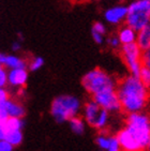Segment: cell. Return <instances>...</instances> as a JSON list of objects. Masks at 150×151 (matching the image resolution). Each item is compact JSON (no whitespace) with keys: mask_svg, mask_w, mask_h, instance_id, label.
I'll return each instance as SVG.
<instances>
[{"mask_svg":"<svg viewBox=\"0 0 150 151\" xmlns=\"http://www.w3.org/2000/svg\"><path fill=\"white\" fill-rule=\"evenodd\" d=\"M121 109L124 111L138 113L146 106L148 101V88L137 76L124 77L116 87Z\"/></svg>","mask_w":150,"mask_h":151,"instance_id":"6da1fadb","label":"cell"},{"mask_svg":"<svg viewBox=\"0 0 150 151\" xmlns=\"http://www.w3.org/2000/svg\"><path fill=\"white\" fill-rule=\"evenodd\" d=\"M127 131L138 142L141 149L147 148L150 140V119L145 114L131 113L127 120Z\"/></svg>","mask_w":150,"mask_h":151,"instance_id":"7a4b0ae2","label":"cell"},{"mask_svg":"<svg viewBox=\"0 0 150 151\" xmlns=\"http://www.w3.org/2000/svg\"><path fill=\"white\" fill-rule=\"evenodd\" d=\"M79 108H81V102L76 96L64 94L57 96L53 101L50 113L56 121L62 123L76 116Z\"/></svg>","mask_w":150,"mask_h":151,"instance_id":"3957f363","label":"cell"},{"mask_svg":"<svg viewBox=\"0 0 150 151\" xmlns=\"http://www.w3.org/2000/svg\"><path fill=\"white\" fill-rule=\"evenodd\" d=\"M81 85L87 92L95 94L108 89H116L117 84L112 76L101 69H93L86 73L81 79Z\"/></svg>","mask_w":150,"mask_h":151,"instance_id":"277c9868","label":"cell"},{"mask_svg":"<svg viewBox=\"0 0 150 151\" xmlns=\"http://www.w3.org/2000/svg\"><path fill=\"white\" fill-rule=\"evenodd\" d=\"M125 23L138 31L150 24V0H134L128 6Z\"/></svg>","mask_w":150,"mask_h":151,"instance_id":"5b68a950","label":"cell"},{"mask_svg":"<svg viewBox=\"0 0 150 151\" xmlns=\"http://www.w3.org/2000/svg\"><path fill=\"white\" fill-rule=\"evenodd\" d=\"M141 52L143 50L138 47V45L134 43L123 44L121 45V56L124 63L131 72V75L138 76L141 63Z\"/></svg>","mask_w":150,"mask_h":151,"instance_id":"8992f818","label":"cell"},{"mask_svg":"<svg viewBox=\"0 0 150 151\" xmlns=\"http://www.w3.org/2000/svg\"><path fill=\"white\" fill-rule=\"evenodd\" d=\"M93 101L103 109L110 111H119L121 109V105L119 102L116 89H108L93 94Z\"/></svg>","mask_w":150,"mask_h":151,"instance_id":"52a82bcc","label":"cell"},{"mask_svg":"<svg viewBox=\"0 0 150 151\" xmlns=\"http://www.w3.org/2000/svg\"><path fill=\"white\" fill-rule=\"evenodd\" d=\"M128 12V6H115L107 9L104 13V18L107 23L112 25H118L125 19Z\"/></svg>","mask_w":150,"mask_h":151,"instance_id":"ba28073f","label":"cell"},{"mask_svg":"<svg viewBox=\"0 0 150 151\" xmlns=\"http://www.w3.org/2000/svg\"><path fill=\"white\" fill-rule=\"evenodd\" d=\"M117 138L119 140V144L121 146V149L124 151H141L143 149L141 148V146L138 145V142H136L132 137L129 132L127 131V129H123L122 131L119 132L117 135Z\"/></svg>","mask_w":150,"mask_h":151,"instance_id":"9c48e42d","label":"cell"},{"mask_svg":"<svg viewBox=\"0 0 150 151\" xmlns=\"http://www.w3.org/2000/svg\"><path fill=\"white\" fill-rule=\"evenodd\" d=\"M28 79L26 69H11L8 73V81L12 86H24Z\"/></svg>","mask_w":150,"mask_h":151,"instance_id":"30bf717a","label":"cell"},{"mask_svg":"<svg viewBox=\"0 0 150 151\" xmlns=\"http://www.w3.org/2000/svg\"><path fill=\"white\" fill-rule=\"evenodd\" d=\"M101 111V107L99 106L94 101L87 103L85 106V119L90 125H94L95 121L98 119V116Z\"/></svg>","mask_w":150,"mask_h":151,"instance_id":"8fae6325","label":"cell"},{"mask_svg":"<svg viewBox=\"0 0 150 151\" xmlns=\"http://www.w3.org/2000/svg\"><path fill=\"white\" fill-rule=\"evenodd\" d=\"M1 106L4 107V109L6 111L9 117H16V118H22L25 116V109L22 105L17 104L13 101H10L9 99L6 102L1 103Z\"/></svg>","mask_w":150,"mask_h":151,"instance_id":"7c38bea8","label":"cell"},{"mask_svg":"<svg viewBox=\"0 0 150 151\" xmlns=\"http://www.w3.org/2000/svg\"><path fill=\"white\" fill-rule=\"evenodd\" d=\"M136 44L141 50H145L150 47V24L137 31Z\"/></svg>","mask_w":150,"mask_h":151,"instance_id":"4fadbf2b","label":"cell"},{"mask_svg":"<svg viewBox=\"0 0 150 151\" xmlns=\"http://www.w3.org/2000/svg\"><path fill=\"white\" fill-rule=\"evenodd\" d=\"M136 35H137V31L127 25L119 30L117 37H118L121 45H123V44L134 43L136 41Z\"/></svg>","mask_w":150,"mask_h":151,"instance_id":"5bb4252c","label":"cell"},{"mask_svg":"<svg viewBox=\"0 0 150 151\" xmlns=\"http://www.w3.org/2000/svg\"><path fill=\"white\" fill-rule=\"evenodd\" d=\"M3 65H6L9 69H26L27 63L26 61L23 60L19 57L13 55H6L4 61H3Z\"/></svg>","mask_w":150,"mask_h":151,"instance_id":"9a60e30c","label":"cell"},{"mask_svg":"<svg viewBox=\"0 0 150 151\" xmlns=\"http://www.w3.org/2000/svg\"><path fill=\"white\" fill-rule=\"evenodd\" d=\"M3 127L6 128V132L9 131H15V130H22L24 127V121L20 118H16V117H11L8 118Z\"/></svg>","mask_w":150,"mask_h":151,"instance_id":"2e32d148","label":"cell"},{"mask_svg":"<svg viewBox=\"0 0 150 151\" xmlns=\"http://www.w3.org/2000/svg\"><path fill=\"white\" fill-rule=\"evenodd\" d=\"M8 142H10L12 146H17L23 142V134L20 130H15V131H9L6 132V138Z\"/></svg>","mask_w":150,"mask_h":151,"instance_id":"e0dca14e","label":"cell"},{"mask_svg":"<svg viewBox=\"0 0 150 151\" xmlns=\"http://www.w3.org/2000/svg\"><path fill=\"white\" fill-rule=\"evenodd\" d=\"M70 121V127H71V130L74 132L75 134H77V135H81V134L84 133L85 131V123L84 121L79 118L75 116L73 118L69 120Z\"/></svg>","mask_w":150,"mask_h":151,"instance_id":"ac0fdd59","label":"cell"},{"mask_svg":"<svg viewBox=\"0 0 150 151\" xmlns=\"http://www.w3.org/2000/svg\"><path fill=\"white\" fill-rule=\"evenodd\" d=\"M108 111H106V109H103V108H101V111H100V114H99L98 116V119H97V121H95L94 123V128L97 129H103L106 127L107 124V121H108Z\"/></svg>","mask_w":150,"mask_h":151,"instance_id":"d6986e66","label":"cell"},{"mask_svg":"<svg viewBox=\"0 0 150 151\" xmlns=\"http://www.w3.org/2000/svg\"><path fill=\"white\" fill-rule=\"evenodd\" d=\"M143 84L146 86L147 88L150 87V69L145 65H141V71H139V74L137 76Z\"/></svg>","mask_w":150,"mask_h":151,"instance_id":"ffe728a7","label":"cell"},{"mask_svg":"<svg viewBox=\"0 0 150 151\" xmlns=\"http://www.w3.org/2000/svg\"><path fill=\"white\" fill-rule=\"evenodd\" d=\"M106 151H121V146L119 144V140L117 136L110 137V142Z\"/></svg>","mask_w":150,"mask_h":151,"instance_id":"44dd1931","label":"cell"},{"mask_svg":"<svg viewBox=\"0 0 150 151\" xmlns=\"http://www.w3.org/2000/svg\"><path fill=\"white\" fill-rule=\"evenodd\" d=\"M43 64H44V59L42 58V57H35V58L32 60L31 63H30L29 68H30V71L35 72V71L40 70L41 68L43 67Z\"/></svg>","mask_w":150,"mask_h":151,"instance_id":"7402d4cb","label":"cell"},{"mask_svg":"<svg viewBox=\"0 0 150 151\" xmlns=\"http://www.w3.org/2000/svg\"><path fill=\"white\" fill-rule=\"evenodd\" d=\"M108 142H110V137H106L104 135H100L97 138V144L102 150H106L107 147H108Z\"/></svg>","mask_w":150,"mask_h":151,"instance_id":"603a6c76","label":"cell"},{"mask_svg":"<svg viewBox=\"0 0 150 151\" xmlns=\"http://www.w3.org/2000/svg\"><path fill=\"white\" fill-rule=\"evenodd\" d=\"M91 30L98 32V33H101V35H105V33H106V27H105V25H104L103 23H101V22H95L92 25Z\"/></svg>","mask_w":150,"mask_h":151,"instance_id":"cb8c5ba5","label":"cell"},{"mask_svg":"<svg viewBox=\"0 0 150 151\" xmlns=\"http://www.w3.org/2000/svg\"><path fill=\"white\" fill-rule=\"evenodd\" d=\"M141 63H143V65L150 69V47L143 50V52H141Z\"/></svg>","mask_w":150,"mask_h":151,"instance_id":"d4e9b609","label":"cell"},{"mask_svg":"<svg viewBox=\"0 0 150 151\" xmlns=\"http://www.w3.org/2000/svg\"><path fill=\"white\" fill-rule=\"evenodd\" d=\"M6 83H8V73L2 67H0V87L3 88Z\"/></svg>","mask_w":150,"mask_h":151,"instance_id":"484cf974","label":"cell"},{"mask_svg":"<svg viewBox=\"0 0 150 151\" xmlns=\"http://www.w3.org/2000/svg\"><path fill=\"white\" fill-rule=\"evenodd\" d=\"M107 44H108L110 47H112V48H118V47L121 45V43H120V41H119L118 37H115V35L107 39Z\"/></svg>","mask_w":150,"mask_h":151,"instance_id":"4316f807","label":"cell"},{"mask_svg":"<svg viewBox=\"0 0 150 151\" xmlns=\"http://www.w3.org/2000/svg\"><path fill=\"white\" fill-rule=\"evenodd\" d=\"M91 35H92V39L95 43L98 45H102L104 43V35H101V33H98V32L92 31L91 30Z\"/></svg>","mask_w":150,"mask_h":151,"instance_id":"83f0119b","label":"cell"},{"mask_svg":"<svg viewBox=\"0 0 150 151\" xmlns=\"http://www.w3.org/2000/svg\"><path fill=\"white\" fill-rule=\"evenodd\" d=\"M13 150V146L8 142L6 140H0V151H12Z\"/></svg>","mask_w":150,"mask_h":151,"instance_id":"f1b7e54d","label":"cell"},{"mask_svg":"<svg viewBox=\"0 0 150 151\" xmlns=\"http://www.w3.org/2000/svg\"><path fill=\"white\" fill-rule=\"evenodd\" d=\"M8 118H9V115L6 111L4 109V107L0 105V124H4V122L8 120Z\"/></svg>","mask_w":150,"mask_h":151,"instance_id":"f546056e","label":"cell"},{"mask_svg":"<svg viewBox=\"0 0 150 151\" xmlns=\"http://www.w3.org/2000/svg\"><path fill=\"white\" fill-rule=\"evenodd\" d=\"M8 100V92L2 87H0V104Z\"/></svg>","mask_w":150,"mask_h":151,"instance_id":"4dcf8cb0","label":"cell"},{"mask_svg":"<svg viewBox=\"0 0 150 151\" xmlns=\"http://www.w3.org/2000/svg\"><path fill=\"white\" fill-rule=\"evenodd\" d=\"M20 48H22V44H20L19 40L16 41V42H13V44H12V50L13 52H18Z\"/></svg>","mask_w":150,"mask_h":151,"instance_id":"1f68e13d","label":"cell"},{"mask_svg":"<svg viewBox=\"0 0 150 151\" xmlns=\"http://www.w3.org/2000/svg\"><path fill=\"white\" fill-rule=\"evenodd\" d=\"M6 128L3 127V124H0V140H3L6 138Z\"/></svg>","mask_w":150,"mask_h":151,"instance_id":"d6a6232c","label":"cell"},{"mask_svg":"<svg viewBox=\"0 0 150 151\" xmlns=\"http://www.w3.org/2000/svg\"><path fill=\"white\" fill-rule=\"evenodd\" d=\"M4 57H6V54H2V52H0V67H2L3 61H4Z\"/></svg>","mask_w":150,"mask_h":151,"instance_id":"836d02e7","label":"cell"},{"mask_svg":"<svg viewBox=\"0 0 150 151\" xmlns=\"http://www.w3.org/2000/svg\"><path fill=\"white\" fill-rule=\"evenodd\" d=\"M147 149H148V151H150V140H149V142H148V145H147Z\"/></svg>","mask_w":150,"mask_h":151,"instance_id":"e575fe53","label":"cell"},{"mask_svg":"<svg viewBox=\"0 0 150 151\" xmlns=\"http://www.w3.org/2000/svg\"><path fill=\"white\" fill-rule=\"evenodd\" d=\"M100 151H105V150H102V149H101V150H100Z\"/></svg>","mask_w":150,"mask_h":151,"instance_id":"d590c367","label":"cell"}]
</instances>
